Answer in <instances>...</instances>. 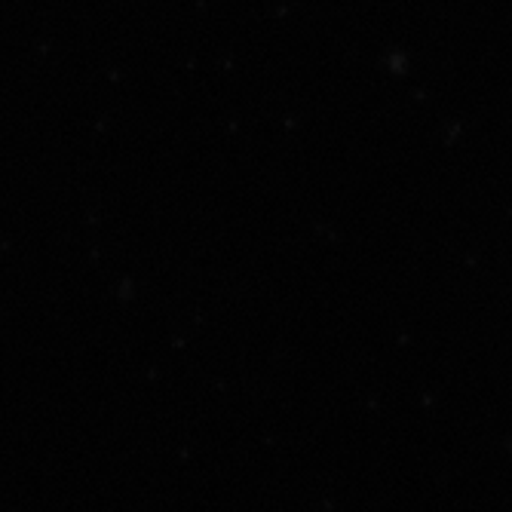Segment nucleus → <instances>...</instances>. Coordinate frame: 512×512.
<instances>
[]
</instances>
